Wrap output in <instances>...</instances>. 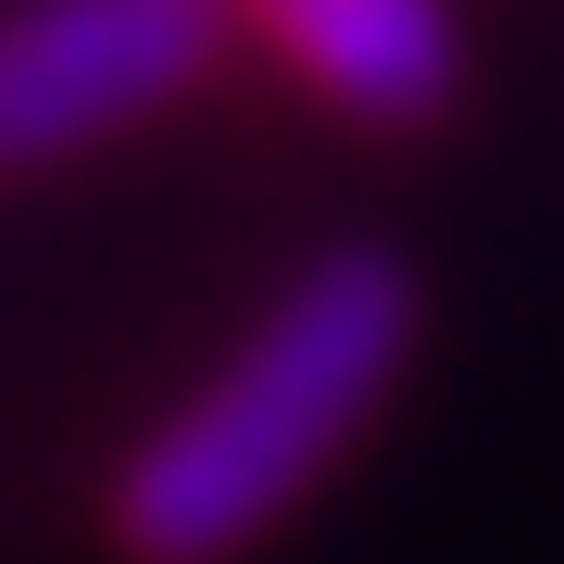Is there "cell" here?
<instances>
[{
  "mask_svg": "<svg viewBox=\"0 0 564 564\" xmlns=\"http://www.w3.org/2000/svg\"><path fill=\"white\" fill-rule=\"evenodd\" d=\"M414 351V276L389 251H326L263 302V326L151 426L126 464L113 527L139 564H226L377 426Z\"/></svg>",
  "mask_w": 564,
  "mask_h": 564,
  "instance_id": "6da1fadb",
  "label": "cell"
},
{
  "mask_svg": "<svg viewBox=\"0 0 564 564\" xmlns=\"http://www.w3.org/2000/svg\"><path fill=\"white\" fill-rule=\"evenodd\" d=\"M239 0H25L0 13V176L113 139L214 76Z\"/></svg>",
  "mask_w": 564,
  "mask_h": 564,
  "instance_id": "7a4b0ae2",
  "label": "cell"
},
{
  "mask_svg": "<svg viewBox=\"0 0 564 564\" xmlns=\"http://www.w3.org/2000/svg\"><path fill=\"white\" fill-rule=\"evenodd\" d=\"M251 25L289 51V76L314 101H339L364 126H426L464 76L452 0H251Z\"/></svg>",
  "mask_w": 564,
  "mask_h": 564,
  "instance_id": "3957f363",
  "label": "cell"
}]
</instances>
